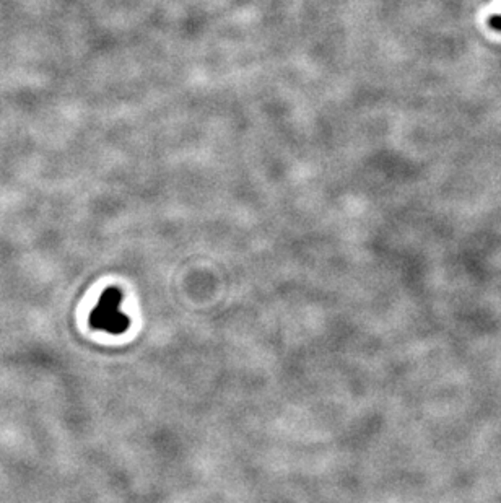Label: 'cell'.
I'll return each mask as SVG.
<instances>
[{"instance_id": "1", "label": "cell", "mask_w": 501, "mask_h": 503, "mask_svg": "<svg viewBox=\"0 0 501 503\" xmlns=\"http://www.w3.org/2000/svg\"><path fill=\"white\" fill-rule=\"evenodd\" d=\"M121 290L111 287L99 298L98 305L90 314L92 328L109 334H122L129 328V319L121 311Z\"/></svg>"}, {"instance_id": "2", "label": "cell", "mask_w": 501, "mask_h": 503, "mask_svg": "<svg viewBox=\"0 0 501 503\" xmlns=\"http://www.w3.org/2000/svg\"><path fill=\"white\" fill-rule=\"evenodd\" d=\"M490 26H492L493 30L501 31V15L492 16V18H490Z\"/></svg>"}]
</instances>
